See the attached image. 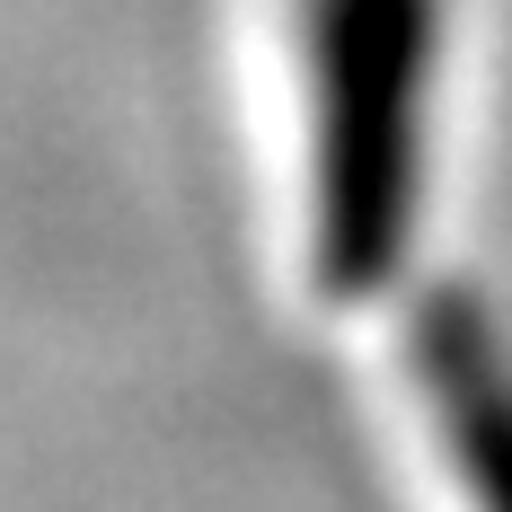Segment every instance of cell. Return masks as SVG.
I'll return each instance as SVG.
<instances>
[{
  "label": "cell",
  "instance_id": "2",
  "mask_svg": "<svg viewBox=\"0 0 512 512\" xmlns=\"http://www.w3.org/2000/svg\"><path fill=\"white\" fill-rule=\"evenodd\" d=\"M415 380L433 398L442 451L460 460L468 504L512 512V345L495 336V318L460 292L424 301L415 318Z\"/></svg>",
  "mask_w": 512,
  "mask_h": 512
},
{
  "label": "cell",
  "instance_id": "1",
  "mask_svg": "<svg viewBox=\"0 0 512 512\" xmlns=\"http://www.w3.org/2000/svg\"><path fill=\"white\" fill-rule=\"evenodd\" d=\"M318 142H309V274L327 301H371L415 239L433 0H318Z\"/></svg>",
  "mask_w": 512,
  "mask_h": 512
}]
</instances>
